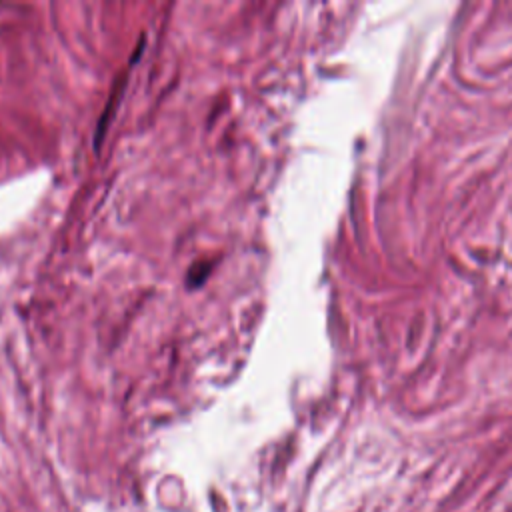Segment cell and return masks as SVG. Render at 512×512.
<instances>
[{"mask_svg":"<svg viewBox=\"0 0 512 512\" xmlns=\"http://www.w3.org/2000/svg\"><path fill=\"white\" fill-rule=\"evenodd\" d=\"M210 270H212V262H196L188 272V284L200 286L206 280V276L210 274Z\"/></svg>","mask_w":512,"mask_h":512,"instance_id":"cell-1","label":"cell"}]
</instances>
